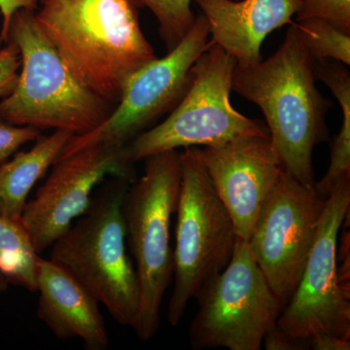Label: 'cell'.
Returning a JSON list of instances; mask_svg holds the SVG:
<instances>
[{
  "mask_svg": "<svg viewBox=\"0 0 350 350\" xmlns=\"http://www.w3.org/2000/svg\"><path fill=\"white\" fill-rule=\"evenodd\" d=\"M314 61L294 23L275 54L253 66H234L232 91L256 105L283 169L314 186L312 153L329 139L326 116L333 103L315 86Z\"/></svg>",
  "mask_w": 350,
  "mask_h": 350,
  "instance_id": "7a4b0ae2",
  "label": "cell"
},
{
  "mask_svg": "<svg viewBox=\"0 0 350 350\" xmlns=\"http://www.w3.org/2000/svg\"><path fill=\"white\" fill-rule=\"evenodd\" d=\"M9 282H7L6 278L0 273V293H3L8 289Z\"/></svg>",
  "mask_w": 350,
  "mask_h": 350,
  "instance_id": "4316f807",
  "label": "cell"
},
{
  "mask_svg": "<svg viewBox=\"0 0 350 350\" xmlns=\"http://www.w3.org/2000/svg\"><path fill=\"white\" fill-rule=\"evenodd\" d=\"M349 206L350 176H344L326 198L300 282L276 322V329L288 337L328 333L350 340V296L338 285L336 259L338 232Z\"/></svg>",
  "mask_w": 350,
  "mask_h": 350,
  "instance_id": "30bf717a",
  "label": "cell"
},
{
  "mask_svg": "<svg viewBox=\"0 0 350 350\" xmlns=\"http://www.w3.org/2000/svg\"><path fill=\"white\" fill-rule=\"evenodd\" d=\"M192 0H135L137 5L147 7L159 23V32L167 50L175 47L194 25Z\"/></svg>",
  "mask_w": 350,
  "mask_h": 350,
  "instance_id": "d6986e66",
  "label": "cell"
},
{
  "mask_svg": "<svg viewBox=\"0 0 350 350\" xmlns=\"http://www.w3.org/2000/svg\"><path fill=\"white\" fill-rule=\"evenodd\" d=\"M73 135L64 130L39 135L29 150L16 152L10 160L0 163V216L21 218L31 189L56 163Z\"/></svg>",
  "mask_w": 350,
  "mask_h": 350,
  "instance_id": "2e32d148",
  "label": "cell"
},
{
  "mask_svg": "<svg viewBox=\"0 0 350 350\" xmlns=\"http://www.w3.org/2000/svg\"><path fill=\"white\" fill-rule=\"evenodd\" d=\"M144 161V174L129 186L122 213L140 288L135 332L147 342L159 330L163 296L174 278L170 224L180 190V152H163Z\"/></svg>",
  "mask_w": 350,
  "mask_h": 350,
  "instance_id": "5b68a950",
  "label": "cell"
},
{
  "mask_svg": "<svg viewBox=\"0 0 350 350\" xmlns=\"http://www.w3.org/2000/svg\"><path fill=\"white\" fill-rule=\"evenodd\" d=\"M40 133L31 126L11 125L0 120V163L10 159L23 145L36 142Z\"/></svg>",
  "mask_w": 350,
  "mask_h": 350,
  "instance_id": "44dd1931",
  "label": "cell"
},
{
  "mask_svg": "<svg viewBox=\"0 0 350 350\" xmlns=\"http://www.w3.org/2000/svg\"><path fill=\"white\" fill-rule=\"evenodd\" d=\"M38 0H0V15L2 18L0 43H6L9 25L14 14L21 9L34 11L38 8Z\"/></svg>",
  "mask_w": 350,
  "mask_h": 350,
  "instance_id": "d4e9b609",
  "label": "cell"
},
{
  "mask_svg": "<svg viewBox=\"0 0 350 350\" xmlns=\"http://www.w3.org/2000/svg\"><path fill=\"white\" fill-rule=\"evenodd\" d=\"M194 298L198 312L188 335L195 350H260L284 308L255 261L250 243L239 237L229 264L207 280Z\"/></svg>",
  "mask_w": 350,
  "mask_h": 350,
  "instance_id": "ba28073f",
  "label": "cell"
},
{
  "mask_svg": "<svg viewBox=\"0 0 350 350\" xmlns=\"http://www.w3.org/2000/svg\"><path fill=\"white\" fill-rule=\"evenodd\" d=\"M21 66L19 50L15 44L7 42L0 49V98L9 96L16 86Z\"/></svg>",
  "mask_w": 350,
  "mask_h": 350,
  "instance_id": "7402d4cb",
  "label": "cell"
},
{
  "mask_svg": "<svg viewBox=\"0 0 350 350\" xmlns=\"http://www.w3.org/2000/svg\"><path fill=\"white\" fill-rule=\"evenodd\" d=\"M34 16L73 75L114 107L126 78L157 57L135 0H43Z\"/></svg>",
  "mask_w": 350,
  "mask_h": 350,
  "instance_id": "6da1fadb",
  "label": "cell"
},
{
  "mask_svg": "<svg viewBox=\"0 0 350 350\" xmlns=\"http://www.w3.org/2000/svg\"><path fill=\"white\" fill-rule=\"evenodd\" d=\"M7 42L19 50L21 71L12 93L0 100V120L79 135L98 128L111 114L114 105L73 75L41 31L34 11L14 14Z\"/></svg>",
  "mask_w": 350,
  "mask_h": 350,
  "instance_id": "3957f363",
  "label": "cell"
},
{
  "mask_svg": "<svg viewBox=\"0 0 350 350\" xmlns=\"http://www.w3.org/2000/svg\"><path fill=\"white\" fill-rule=\"evenodd\" d=\"M39 260L22 219L0 216V273L9 284L38 292Z\"/></svg>",
  "mask_w": 350,
  "mask_h": 350,
  "instance_id": "e0dca14e",
  "label": "cell"
},
{
  "mask_svg": "<svg viewBox=\"0 0 350 350\" xmlns=\"http://www.w3.org/2000/svg\"><path fill=\"white\" fill-rule=\"evenodd\" d=\"M207 21L211 43L227 53L239 66L262 61V42L283 25H292L301 0H196Z\"/></svg>",
  "mask_w": 350,
  "mask_h": 350,
  "instance_id": "5bb4252c",
  "label": "cell"
},
{
  "mask_svg": "<svg viewBox=\"0 0 350 350\" xmlns=\"http://www.w3.org/2000/svg\"><path fill=\"white\" fill-rule=\"evenodd\" d=\"M337 278L340 287L345 294L350 296V234L345 231L338 239Z\"/></svg>",
  "mask_w": 350,
  "mask_h": 350,
  "instance_id": "603a6c76",
  "label": "cell"
},
{
  "mask_svg": "<svg viewBox=\"0 0 350 350\" xmlns=\"http://www.w3.org/2000/svg\"><path fill=\"white\" fill-rule=\"evenodd\" d=\"M131 182L113 177L51 246L50 259L86 288L120 325H137L140 288L126 251L122 204Z\"/></svg>",
  "mask_w": 350,
  "mask_h": 350,
  "instance_id": "277c9868",
  "label": "cell"
},
{
  "mask_svg": "<svg viewBox=\"0 0 350 350\" xmlns=\"http://www.w3.org/2000/svg\"><path fill=\"white\" fill-rule=\"evenodd\" d=\"M294 25L301 43L313 61L333 59L349 66V32L319 18L296 21Z\"/></svg>",
  "mask_w": 350,
  "mask_h": 350,
  "instance_id": "ac0fdd59",
  "label": "cell"
},
{
  "mask_svg": "<svg viewBox=\"0 0 350 350\" xmlns=\"http://www.w3.org/2000/svg\"><path fill=\"white\" fill-rule=\"evenodd\" d=\"M209 46L204 16L165 57H156L126 78L118 103L98 128L73 135L62 156L96 145L124 148L180 103L192 81V68Z\"/></svg>",
  "mask_w": 350,
  "mask_h": 350,
  "instance_id": "9c48e42d",
  "label": "cell"
},
{
  "mask_svg": "<svg viewBox=\"0 0 350 350\" xmlns=\"http://www.w3.org/2000/svg\"><path fill=\"white\" fill-rule=\"evenodd\" d=\"M303 3L296 21L319 18L329 21L350 33V0H301Z\"/></svg>",
  "mask_w": 350,
  "mask_h": 350,
  "instance_id": "ffe728a7",
  "label": "cell"
},
{
  "mask_svg": "<svg viewBox=\"0 0 350 350\" xmlns=\"http://www.w3.org/2000/svg\"><path fill=\"white\" fill-rule=\"evenodd\" d=\"M180 169L175 211L174 286L167 306V320L172 327L178 325L200 288L229 264L238 239L231 216L207 174L200 148H184Z\"/></svg>",
  "mask_w": 350,
  "mask_h": 350,
  "instance_id": "52a82bcc",
  "label": "cell"
},
{
  "mask_svg": "<svg viewBox=\"0 0 350 350\" xmlns=\"http://www.w3.org/2000/svg\"><path fill=\"white\" fill-rule=\"evenodd\" d=\"M262 345L267 350H308V338H295L285 336L273 327L266 334Z\"/></svg>",
  "mask_w": 350,
  "mask_h": 350,
  "instance_id": "cb8c5ba5",
  "label": "cell"
},
{
  "mask_svg": "<svg viewBox=\"0 0 350 350\" xmlns=\"http://www.w3.org/2000/svg\"><path fill=\"white\" fill-rule=\"evenodd\" d=\"M310 349L349 350L350 340L328 333H317L308 338Z\"/></svg>",
  "mask_w": 350,
  "mask_h": 350,
  "instance_id": "484cf974",
  "label": "cell"
},
{
  "mask_svg": "<svg viewBox=\"0 0 350 350\" xmlns=\"http://www.w3.org/2000/svg\"><path fill=\"white\" fill-rule=\"evenodd\" d=\"M236 62L209 41L192 68V81L169 117L144 131L125 147L131 163L178 148L215 146L232 139L268 135L259 120L232 107L230 94Z\"/></svg>",
  "mask_w": 350,
  "mask_h": 350,
  "instance_id": "8992f818",
  "label": "cell"
},
{
  "mask_svg": "<svg viewBox=\"0 0 350 350\" xmlns=\"http://www.w3.org/2000/svg\"><path fill=\"white\" fill-rule=\"evenodd\" d=\"M38 317L59 340L78 338L88 350L109 347L100 304L68 271L52 260L38 262Z\"/></svg>",
  "mask_w": 350,
  "mask_h": 350,
  "instance_id": "9a60e30c",
  "label": "cell"
},
{
  "mask_svg": "<svg viewBox=\"0 0 350 350\" xmlns=\"http://www.w3.org/2000/svg\"><path fill=\"white\" fill-rule=\"evenodd\" d=\"M216 194L234 222L239 238L248 241L265 200L283 170L268 135L232 139L200 149Z\"/></svg>",
  "mask_w": 350,
  "mask_h": 350,
  "instance_id": "4fadbf2b",
  "label": "cell"
},
{
  "mask_svg": "<svg viewBox=\"0 0 350 350\" xmlns=\"http://www.w3.org/2000/svg\"><path fill=\"white\" fill-rule=\"evenodd\" d=\"M325 200L283 169L248 243L269 287L285 306L298 286L317 237Z\"/></svg>",
  "mask_w": 350,
  "mask_h": 350,
  "instance_id": "8fae6325",
  "label": "cell"
},
{
  "mask_svg": "<svg viewBox=\"0 0 350 350\" xmlns=\"http://www.w3.org/2000/svg\"><path fill=\"white\" fill-rule=\"evenodd\" d=\"M52 167L49 176L34 199L27 202L21 216L38 254L86 213L93 191L105 177L124 178L131 183L137 180L125 147H87L59 157Z\"/></svg>",
  "mask_w": 350,
  "mask_h": 350,
  "instance_id": "7c38bea8",
  "label": "cell"
}]
</instances>
